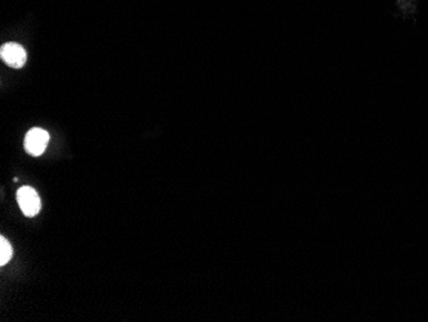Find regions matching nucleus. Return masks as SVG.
Segmentation results:
<instances>
[{
  "label": "nucleus",
  "instance_id": "nucleus-1",
  "mask_svg": "<svg viewBox=\"0 0 428 322\" xmlns=\"http://www.w3.org/2000/svg\"><path fill=\"white\" fill-rule=\"evenodd\" d=\"M17 202L21 208L22 213L26 217H34L42 209L40 197L34 187H20L17 192Z\"/></svg>",
  "mask_w": 428,
  "mask_h": 322
},
{
  "label": "nucleus",
  "instance_id": "nucleus-3",
  "mask_svg": "<svg viewBox=\"0 0 428 322\" xmlns=\"http://www.w3.org/2000/svg\"><path fill=\"white\" fill-rule=\"evenodd\" d=\"M0 57L12 68H21L27 61V53L20 44H4L0 49Z\"/></svg>",
  "mask_w": 428,
  "mask_h": 322
},
{
  "label": "nucleus",
  "instance_id": "nucleus-4",
  "mask_svg": "<svg viewBox=\"0 0 428 322\" xmlns=\"http://www.w3.org/2000/svg\"><path fill=\"white\" fill-rule=\"evenodd\" d=\"M13 254L12 245L6 237H0V265H7Z\"/></svg>",
  "mask_w": 428,
  "mask_h": 322
},
{
  "label": "nucleus",
  "instance_id": "nucleus-2",
  "mask_svg": "<svg viewBox=\"0 0 428 322\" xmlns=\"http://www.w3.org/2000/svg\"><path fill=\"white\" fill-rule=\"evenodd\" d=\"M49 140L50 136L48 131L39 129V128L31 129L25 137V149L31 156L39 157L46 149Z\"/></svg>",
  "mask_w": 428,
  "mask_h": 322
}]
</instances>
